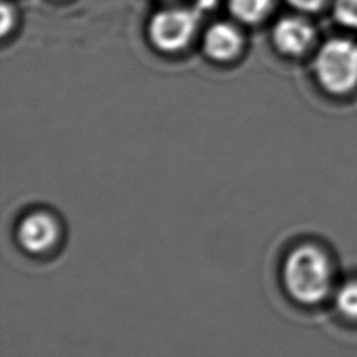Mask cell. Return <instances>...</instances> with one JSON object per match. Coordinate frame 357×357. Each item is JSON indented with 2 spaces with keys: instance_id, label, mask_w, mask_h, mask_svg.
Instances as JSON below:
<instances>
[{
  "instance_id": "obj_5",
  "label": "cell",
  "mask_w": 357,
  "mask_h": 357,
  "mask_svg": "<svg viewBox=\"0 0 357 357\" xmlns=\"http://www.w3.org/2000/svg\"><path fill=\"white\" fill-rule=\"evenodd\" d=\"M60 229L56 219L43 211L25 215L17 227V240L29 254L49 252L57 243Z\"/></svg>"
},
{
  "instance_id": "obj_3",
  "label": "cell",
  "mask_w": 357,
  "mask_h": 357,
  "mask_svg": "<svg viewBox=\"0 0 357 357\" xmlns=\"http://www.w3.org/2000/svg\"><path fill=\"white\" fill-rule=\"evenodd\" d=\"M198 14L187 8H165L148 22V38L160 52L174 53L184 49L195 33Z\"/></svg>"
},
{
  "instance_id": "obj_6",
  "label": "cell",
  "mask_w": 357,
  "mask_h": 357,
  "mask_svg": "<svg viewBox=\"0 0 357 357\" xmlns=\"http://www.w3.org/2000/svg\"><path fill=\"white\" fill-rule=\"evenodd\" d=\"M241 47L243 36L229 22H215L204 33V53L213 61H230L240 53Z\"/></svg>"
},
{
  "instance_id": "obj_7",
  "label": "cell",
  "mask_w": 357,
  "mask_h": 357,
  "mask_svg": "<svg viewBox=\"0 0 357 357\" xmlns=\"http://www.w3.org/2000/svg\"><path fill=\"white\" fill-rule=\"evenodd\" d=\"M233 18L244 24L261 22L272 8V0H227Z\"/></svg>"
},
{
  "instance_id": "obj_10",
  "label": "cell",
  "mask_w": 357,
  "mask_h": 357,
  "mask_svg": "<svg viewBox=\"0 0 357 357\" xmlns=\"http://www.w3.org/2000/svg\"><path fill=\"white\" fill-rule=\"evenodd\" d=\"M331 0H286V3L294 10L305 14L321 11Z\"/></svg>"
},
{
  "instance_id": "obj_4",
  "label": "cell",
  "mask_w": 357,
  "mask_h": 357,
  "mask_svg": "<svg viewBox=\"0 0 357 357\" xmlns=\"http://www.w3.org/2000/svg\"><path fill=\"white\" fill-rule=\"evenodd\" d=\"M275 49L287 57H301L317 42V29L305 17L287 15L276 21L272 28Z\"/></svg>"
},
{
  "instance_id": "obj_1",
  "label": "cell",
  "mask_w": 357,
  "mask_h": 357,
  "mask_svg": "<svg viewBox=\"0 0 357 357\" xmlns=\"http://www.w3.org/2000/svg\"><path fill=\"white\" fill-rule=\"evenodd\" d=\"M283 284L289 296L305 305L324 301L333 290V271L329 257L315 244L294 247L283 262Z\"/></svg>"
},
{
  "instance_id": "obj_12",
  "label": "cell",
  "mask_w": 357,
  "mask_h": 357,
  "mask_svg": "<svg viewBox=\"0 0 357 357\" xmlns=\"http://www.w3.org/2000/svg\"><path fill=\"white\" fill-rule=\"evenodd\" d=\"M195 1H197L198 8H201V10L211 8V7H213L215 3H216V0H195Z\"/></svg>"
},
{
  "instance_id": "obj_2",
  "label": "cell",
  "mask_w": 357,
  "mask_h": 357,
  "mask_svg": "<svg viewBox=\"0 0 357 357\" xmlns=\"http://www.w3.org/2000/svg\"><path fill=\"white\" fill-rule=\"evenodd\" d=\"M312 74L328 95H353L357 91V40L351 36H332L324 40L314 52Z\"/></svg>"
},
{
  "instance_id": "obj_9",
  "label": "cell",
  "mask_w": 357,
  "mask_h": 357,
  "mask_svg": "<svg viewBox=\"0 0 357 357\" xmlns=\"http://www.w3.org/2000/svg\"><path fill=\"white\" fill-rule=\"evenodd\" d=\"M333 20L347 31H357V0H331Z\"/></svg>"
},
{
  "instance_id": "obj_8",
  "label": "cell",
  "mask_w": 357,
  "mask_h": 357,
  "mask_svg": "<svg viewBox=\"0 0 357 357\" xmlns=\"http://www.w3.org/2000/svg\"><path fill=\"white\" fill-rule=\"evenodd\" d=\"M335 305L350 321H357V278L349 279L335 289Z\"/></svg>"
},
{
  "instance_id": "obj_11",
  "label": "cell",
  "mask_w": 357,
  "mask_h": 357,
  "mask_svg": "<svg viewBox=\"0 0 357 357\" xmlns=\"http://www.w3.org/2000/svg\"><path fill=\"white\" fill-rule=\"evenodd\" d=\"M0 14H1V24H0L1 36H6L11 31V28L14 25V21H15L14 10L10 4L3 1L1 6H0Z\"/></svg>"
}]
</instances>
